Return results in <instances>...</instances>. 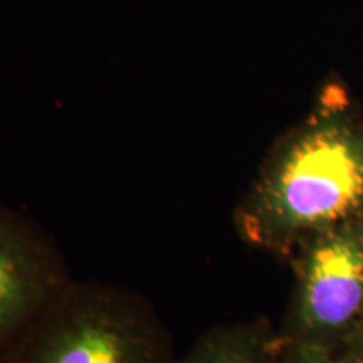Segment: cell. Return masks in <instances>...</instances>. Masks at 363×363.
<instances>
[{
    "label": "cell",
    "mask_w": 363,
    "mask_h": 363,
    "mask_svg": "<svg viewBox=\"0 0 363 363\" xmlns=\"http://www.w3.org/2000/svg\"><path fill=\"white\" fill-rule=\"evenodd\" d=\"M363 212V120L330 86L310 116L276 145L235 212L252 246L289 252Z\"/></svg>",
    "instance_id": "cell-1"
},
{
    "label": "cell",
    "mask_w": 363,
    "mask_h": 363,
    "mask_svg": "<svg viewBox=\"0 0 363 363\" xmlns=\"http://www.w3.org/2000/svg\"><path fill=\"white\" fill-rule=\"evenodd\" d=\"M175 358L169 326L143 294L72 279L0 363H175Z\"/></svg>",
    "instance_id": "cell-2"
},
{
    "label": "cell",
    "mask_w": 363,
    "mask_h": 363,
    "mask_svg": "<svg viewBox=\"0 0 363 363\" xmlns=\"http://www.w3.org/2000/svg\"><path fill=\"white\" fill-rule=\"evenodd\" d=\"M281 338L264 326L207 331L175 363H278Z\"/></svg>",
    "instance_id": "cell-5"
},
{
    "label": "cell",
    "mask_w": 363,
    "mask_h": 363,
    "mask_svg": "<svg viewBox=\"0 0 363 363\" xmlns=\"http://www.w3.org/2000/svg\"><path fill=\"white\" fill-rule=\"evenodd\" d=\"M72 279L56 239L33 217L0 202V362Z\"/></svg>",
    "instance_id": "cell-4"
},
{
    "label": "cell",
    "mask_w": 363,
    "mask_h": 363,
    "mask_svg": "<svg viewBox=\"0 0 363 363\" xmlns=\"http://www.w3.org/2000/svg\"><path fill=\"white\" fill-rule=\"evenodd\" d=\"M352 358H355V360L363 363V335H362V338H360V343H358V348H357L355 355H352Z\"/></svg>",
    "instance_id": "cell-7"
},
{
    "label": "cell",
    "mask_w": 363,
    "mask_h": 363,
    "mask_svg": "<svg viewBox=\"0 0 363 363\" xmlns=\"http://www.w3.org/2000/svg\"><path fill=\"white\" fill-rule=\"evenodd\" d=\"M299 286L283 340L330 348L363 308V234L345 224L303 242Z\"/></svg>",
    "instance_id": "cell-3"
},
{
    "label": "cell",
    "mask_w": 363,
    "mask_h": 363,
    "mask_svg": "<svg viewBox=\"0 0 363 363\" xmlns=\"http://www.w3.org/2000/svg\"><path fill=\"white\" fill-rule=\"evenodd\" d=\"M278 363H362L355 358H337L331 348L315 343H294L281 338Z\"/></svg>",
    "instance_id": "cell-6"
}]
</instances>
